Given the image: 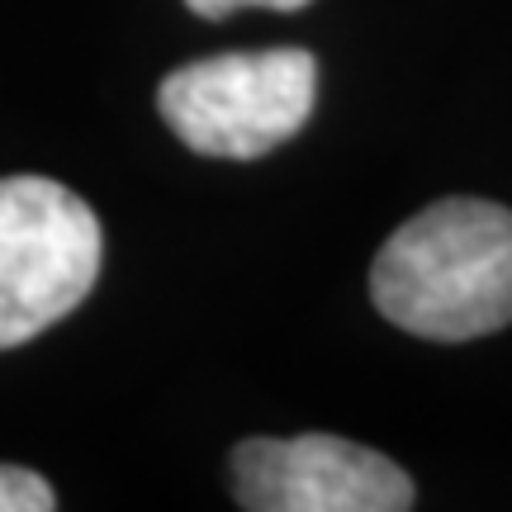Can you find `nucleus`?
I'll return each mask as SVG.
<instances>
[{
	"mask_svg": "<svg viewBox=\"0 0 512 512\" xmlns=\"http://www.w3.org/2000/svg\"><path fill=\"white\" fill-rule=\"evenodd\" d=\"M200 19H228L233 10H304L309 0H185Z\"/></svg>",
	"mask_w": 512,
	"mask_h": 512,
	"instance_id": "423d86ee",
	"label": "nucleus"
},
{
	"mask_svg": "<svg viewBox=\"0 0 512 512\" xmlns=\"http://www.w3.org/2000/svg\"><path fill=\"white\" fill-rule=\"evenodd\" d=\"M53 498V484L24 465H0V512H48Z\"/></svg>",
	"mask_w": 512,
	"mask_h": 512,
	"instance_id": "39448f33",
	"label": "nucleus"
},
{
	"mask_svg": "<svg viewBox=\"0 0 512 512\" xmlns=\"http://www.w3.org/2000/svg\"><path fill=\"white\" fill-rule=\"evenodd\" d=\"M318 62L304 48L223 53L176 67L157 86L166 128L200 157L256 162L309 124Z\"/></svg>",
	"mask_w": 512,
	"mask_h": 512,
	"instance_id": "f03ea898",
	"label": "nucleus"
},
{
	"mask_svg": "<svg viewBox=\"0 0 512 512\" xmlns=\"http://www.w3.org/2000/svg\"><path fill=\"white\" fill-rule=\"evenodd\" d=\"M370 299L394 328L470 342L512 323V209L437 200L394 228L370 261Z\"/></svg>",
	"mask_w": 512,
	"mask_h": 512,
	"instance_id": "f257e3e1",
	"label": "nucleus"
},
{
	"mask_svg": "<svg viewBox=\"0 0 512 512\" xmlns=\"http://www.w3.org/2000/svg\"><path fill=\"white\" fill-rule=\"evenodd\" d=\"M105 233L76 190L48 176L0 181V351L62 323L100 280Z\"/></svg>",
	"mask_w": 512,
	"mask_h": 512,
	"instance_id": "7ed1b4c3",
	"label": "nucleus"
},
{
	"mask_svg": "<svg viewBox=\"0 0 512 512\" xmlns=\"http://www.w3.org/2000/svg\"><path fill=\"white\" fill-rule=\"evenodd\" d=\"M233 498L252 512H403L418 503L413 479L347 437H252L233 460Z\"/></svg>",
	"mask_w": 512,
	"mask_h": 512,
	"instance_id": "20e7f679",
	"label": "nucleus"
}]
</instances>
